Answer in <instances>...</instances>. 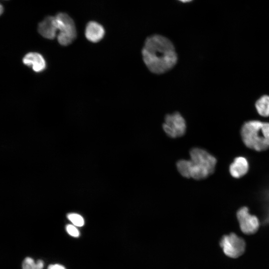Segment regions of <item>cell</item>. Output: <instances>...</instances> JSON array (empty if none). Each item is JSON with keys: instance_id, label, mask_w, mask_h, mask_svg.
<instances>
[{"instance_id": "obj_1", "label": "cell", "mask_w": 269, "mask_h": 269, "mask_svg": "<svg viewBox=\"0 0 269 269\" xmlns=\"http://www.w3.org/2000/svg\"><path fill=\"white\" fill-rule=\"evenodd\" d=\"M143 61L148 70L159 75L171 70L177 64L178 55L173 43L159 34L147 37L141 49Z\"/></svg>"}, {"instance_id": "obj_2", "label": "cell", "mask_w": 269, "mask_h": 269, "mask_svg": "<svg viewBox=\"0 0 269 269\" xmlns=\"http://www.w3.org/2000/svg\"><path fill=\"white\" fill-rule=\"evenodd\" d=\"M241 134L245 145L257 151L269 148V123L250 121L243 125Z\"/></svg>"}, {"instance_id": "obj_3", "label": "cell", "mask_w": 269, "mask_h": 269, "mask_svg": "<svg viewBox=\"0 0 269 269\" xmlns=\"http://www.w3.org/2000/svg\"><path fill=\"white\" fill-rule=\"evenodd\" d=\"M58 34L57 40L60 44L67 46L76 38L77 32L73 20L67 13H58L55 16Z\"/></svg>"}, {"instance_id": "obj_4", "label": "cell", "mask_w": 269, "mask_h": 269, "mask_svg": "<svg viewBox=\"0 0 269 269\" xmlns=\"http://www.w3.org/2000/svg\"><path fill=\"white\" fill-rule=\"evenodd\" d=\"M220 246L226 256L231 258H237L244 253L246 245L242 238L232 233L221 238Z\"/></svg>"}, {"instance_id": "obj_5", "label": "cell", "mask_w": 269, "mask_h": 269, "mask_svg": "<svg viewBox=\"0 0 269 269\" xmlns=\"http://www.w3.org/2000/svg\"><path fill=\"white\" fill-rule=\"evenodd\" d=\"M162 129L170 137L176 138L183 135L186 130V121L181 114L176 111L167 114L164 118Z\"/></svg>"}, {"instance_id": "obj_6", "label": "cell", "mask_w": 269, "mask_h": 269, "mask_svg": "<svg viewBox=\"0 0 269 269\" xmlns=\"http://www.w3.org/2000/svg\"><path fill=\"white\" fill-rule=\"evenodd\" d=\"M237 218L241 231L247 235H252L257 232L260 226L258 218L250 213L249 208L243 206L238 209Z\"/></svg>"}, {"instance_id": "obj_7", "label": "cell", "mask_w": 269, "mask_h": 269, "mask_svg": "<svg viewBox=\"0 0 269 269\" xmlns=\"http://www.w3.org/2000/svg\"><path fill=\"white\" fill-rule=\"evenodd\" d=\"M191 161L208 169L212 174L215 169L217 159L213 155L201 148L194 147L190 151Z\"/></svg>"}, {"instance_id": "obj_8", "label": "cell", "mask_w": 269, "mask_h": 269, "mask_svg": "<svg viewBox=\"0 0 269 269\" xmlns=\"http://www.w3.org/2000/svg\"><path fill=\"white\" fill-rule=\"evenodd\" d=\"M38 31L45 38L54 39L58 31L55 16H48L44 18L38 24Z\"/></svg>"}, {"instance_id": "obj_9", "label": "cell", "mask_w": 269, "mask_h": 269, "mask_svg": "<svg viewBox=\"0 0 269 269\" xmlns=\"http://www.w3.org/2000/svg\"><path fill=\"white\" fill-rule=\"evenodd\" d=\"M23 63L35 72H41L46 68V62L43 57L37 52H29L22 59Z\"/></svg>"}, {"instance_id": "obj_10", "label": "cell", "mask_w": 269, "mask_h": 269, "mask_svg": "<svg viewBox=\"0 0 269 269\" xmlns=\"http://www.w3.org/2000/svg\"><path fill=\"white\" fill-rule=\"evenodd\" d=\"M249 170L248 160L243 156L236 157L229 166L230 173L235 178L242 177L248 173Z\"/></svg>"}, {"instance_id": "obj_11", "label": "cell", "mask_w": 269, "mask_h": 269, "mask_svg": "<svg viewBox=\"0 0 269 269\" xmlns=\"http://www.w3.org/2000/svg\"><path fill=\"white\" fill-rule=\"evenodd\" d=\"M105 30L102 25L96 21L89 22L86 27L85 36L86 38L92 42H97L104 37Z\"/></svg>"}, {"instance_id": "obj_12", "label": "cell", "mask_w": 269, "mask_h": 269, "mask_svg": "<svg viewBox=\"0 0 269 269\" xmlns=\"http://www.w3.org/2000/svg\"><path fill=\"white\" fill-rule=\"evenodd\" d=\"M258 113L263 117L269 116V96L265 95L261 97L256 103Z\"/></svg>"}, {"instance_id": "obj_13", "label": "cell", "mask_w": 269, "mask_h": 269, "mask_svg": "<svg viewBox=\"0 0 269 269\" xmlns=\"http://www.w3.org/2000/svg\"><path fill=\"white\" fill-rule=\"evenodd\" d=\"M191 162L190 160L181 159L176 163V167L180 174L185 178H190V171Z\"/></svg>"}, {"instance_id": "obj_14", "label": "cell", "mask_w": 269, "mask_h": 269, "mask_svg": "<svg viewBox=\"0 0 269 269\" xmlns=\"http://www.w3.org/2000/svg\"><path fill=\"white\" fill-rule=\"evenodd\" d=\"M44 263L42 260L35 261L30 257H26L22 262V269H43Z\"/></svg>"}, {"instance_id": "obj_15", "label": "cell", "mask_w": 269, "mask_h": 269, "mask_svg": "<svg viewBox=\"0 0 269 269\" xmlns=\"http://www.w3.org/2000/svg\"><path fill=\"white\" fill-rule=\"evenodd\" d=\"M264 214L263 223L264 225L269 224V187L263 193Z\"/></svg>"}, {"instance_id": "obj_16", "label": "cell", "mask_w": 269, "mask_h": 269, "mask_svg": "<svg viewBox=\"0 0 269 269\" xmlns=\"http://www.w3.org/2000/svg\"><path fill=\"white\" fill-rule=\"evenodd\" d=\"M68 219L76 226L82 227L84 224L83 217L76 213H70L67 215Z\"/></svg>"}, {"instance_id": "obj_17", "label": "cell", "mask_w": 269, "mask_h": 269, "mask_svg": "<svg viewBox=\"0 0 269 269\" xmlns=\"http://www.w3.org/2000/svg\"><path fill=\"white\" fill-rule=\"evenodd\" d=\"M67 233L71 236L74 237H78L80 235V232L77 228L73 225H67L66 227Z\"/></svg>"}, {"instance_id": "obj_18", "label": "cell", "mask_w": 269, "mask_h": 269, "mask_svg": "<svg viewBox=\"0 0 269 269\" xmlns=\"http://www.w3.org/2000/svg\"><path fill=\"white\" fill-rule=\"evenodd\" d=\"M47 269H66V268L60 264H52L49 265Z\"/></svg>"}, {"instance_id": "obj_19", "label": "cell", "mask_w": 269, "mask_h": 269, "mask_svg": "<svg viewBox=\"0 0 269 269\" xmlns=\"http://www.w3.org/2000/svg\"><path fill=\"white\" fill-rule=\"evenodd\" d=\"M4 10V8L3 5L0 3V15H1Z\"/></svg>"}, {"instance_id": "obj_20", "label": "cell", "mask_w": 269, "mask_h": 269, "mask_svg": "<svg viewBox=\"0 0 269 269\" xmlns=\"http://www.w3.org/2000/svg\"><path fill=\"white\" fill-rule=\"evenodd\" d=\"M179 0L183 2H189L191 1L192 0Z\"/></svg>"}]
</instances>
